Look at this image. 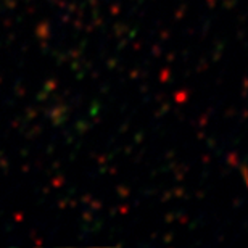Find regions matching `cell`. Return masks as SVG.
Instances as JSON below:
<instances>
[]
</instances>
